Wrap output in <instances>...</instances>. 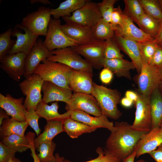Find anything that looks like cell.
I'll list each match as a JSON object with an SVG mask.
<instances>
[{"instance_id": "6da1fadb", "label": "cell", "mask_w": 162, "mask_h": 162, "mask_svg": "<svg viewBox=\"0 0 162 162\" xmlns=\"http://www.w3.org/2000/svg\"><path fill=\"white\" fill-rule=\"evenodd\" d=\"M114 126L116 130L107 139L105 148L123 162L133 153L138 141L148 132L135 130L127 122H116Z\"/></svg>"}, {"instance_id": "7a4b0ae2", "label": "cell", "mask_w": 162, "mask_h": 162, "mask_svg": "<svg viewBox=\"0 0 162 162\" xmlns=\"http://www.w3.org/2000/svg\"><path fill=\"white\" fill-rule=\"evenodd\" d=\"M91 94L98 101L102 114L115 120L121 116L122 113L118 107L121 94L117 89L109 88L93 82Z\"/></svg>"}, {"instance_id": "3957f363", "label": "cell", "mask_w": 162, "mask_h": 162, "mask_svg": "<svg viewBox=\"0 0 162 162\" xmlns=\"http://www.w3.org/2000/svg\"><path fill=\"white\" fill-rule=\"evenodd\" d=\"M36 68L34 74L38 75L44 81L51 82L59 86L70 88L69 74L72 69L61 63L43 60Z\"/></svg>"}, {"instance_id": "277c9868", "label": "cell", "mask_w": 162, "mask_h": 162, "mask_svg": "<svg viewBox=\"0 0 162 162\" xmlns=\"http://www.w3.org/2000/svg\"><path fill=\"white\" fill-rule=\"evenodd\" d=\"M53 55L49 57L48 61L59 62L72 69L87 72L93 74V68L71 47L54 50Z\"/></svg>"}, {"instance_id": "5b68a950", "label": "cell", "mask_w": 162, "mask_h": 162, "mask_svg": "<svg viewBox=\"0 0 162 162\" xmlns=\"http://www.w3.org/2000/svg\"><path fill=\"white\" fill-rule=\"evenodd\" d=\"M44 82L38 75L34 73L19 83L21 91L26 96L23 105L27 110L31 109L35 110L42 101L41 92Z\"/></svg>"}, {"instance_id": "8992f818", "label": "cell", "mask_w": 162, "mask_h": 162, "mask_svg": "<svg viewBox=\"0 0 162 162\" xmlns=\"http://www.w3.org/2000/svg\"><path fill=\"white\" fill-rule=\"evenodd\" d=\"M52 15L51 9L41 6L37 10L28 14L20 24L35 35L46 36Z\"/></svg>"}, {"instance_id": "52a82bcc", "label": "cell", "mask_w": 162, "mask_h": 162, "mask_svg": "<svg viewBox=\"0 0 162 162\" xmlns=\"http://www.w3.org/2000/svg\"><path fill=\"white\" fill-rule=\"evenodd\" d=\"M66 23H71L93 28L102 18L98 3L87 0L81 8L69 16L62 17Z\"/></svg>"}, {"instance_id": "ba28073f", "label": "cell", "mask_w": 162, "mask_h": 162, "mask_svg": "<svg viewBox=\"0 0 162 162\" xmlns=\"http://www.w3.org/2000/svg\"><path fill=\"white\" fill-rule=\"evenodd\" d=\"M59 19L51 18L44 43L51 51L55 50L77 45V43L67 36L62 28Z\"/></svg>"}, {"instance_id": "9c48e42d", "label": "cell", "mask_w": 162, "mask_h": 162, "mask_svg": "<svg viewBox=\"0 0 162 162\" xmlns=\"http://www.w3.org/2000/svg\"><path fill=\"white\" fill-rule=\"evenodd\" d=\"M105 43V40L94 39L86 44L71 47L79 54L83 56L93 68L100 69L103 67Z\"/></svg>"}, {"instance_id": "30bf717a", "label": "cell", "mask_w": 162, "mask_h": 162, "mask_svg": "<svg viewBox=\"0 0 162 162\" xmlns=\"http://www.w3.org/2000/svg\"><path fill=\"white\" fill-rule=\"evenodd\" d=\"M137 93L138 98L134 102L135 117L131 127L139 131L148 132L151 130L152 122L150 97Z\"/></svg>"}, {"instance_id": "8fae6325", "label": "cell", "mask_w": 162, "mask_h": 162, "mask_svg": "<svg viewBox=\"0 0 162 162\" xmlns=\"http://www.w3.org/2000/svg\"><path fill=\"white\" fill-rule=\"evenodd\" d=\"M160 80L158 68L149 64L143 63L137 80L138 93L150 97L158 87Z\"/></svg>"}, {"instance_id": "7c38bea8", "label": "cell", "mask_w": 162, "mask_h": 162, "mask_svg": "<svg viewBox=\"0 0 162 162\" xmlns=\"http://www.w3.org/2000/svg\"><path fill=\"white\" fill-rule=\"evenodd\" d=\"M65 109L67 111H82L95 116L102 114L98 101L91 94L74 93L69 104H66Z\"/></svg>"}, {"instance_id": "4fadbf2b", "label": "cell", "mask_w": 162, "mask_h": 162, "mask_svg": "<svg viewBox=\"0 0 162 162\" xmlns=\"http://www.w3.org/2000/svg\"><path fill=\"white\" fill-rule=\"evenodd\" d=\"M53 54L44 45L43 40L38 38L29 53L26 56L25 62L26 78L32 75L37 67L41 62L47 59Z\"/></svg>"}, {"instance_id": "5bb4252c", "label": "cell", "mask_w": 162, "mask_h": 162, "mask_svg": "<svg viewBox=\"0 0 162 162\" xmlns=\"http://www.w3.org/2000/svg\"><path fill=\"white\" fill-rule=\"evenodd\" d=\"M11 36L16 37V40L15 45L8 54L22 52L26 56L30 52L38 37L20 24L15 26Z\"/></svg>"}, {"instance_id": "9a60e30c", "label": "cell", "mask_w": 162, "mask_h": 162, "mask_svg": "<svg viewBox=\"0 0 162 162\" xmlns=\"http://www.w3.org/2000/svg\"><path fill=\"white\" fill-rule=\"evenodd\" d=\"M26 56L22 52L8 54L0 61V67L11 78L18 82L25 74Z\"/></svg>"}, {"instance_id": "2e32d148", "label": "cell", "mask_w": 162, "mask_h": 162, "mask_svg": "<svg viewBox=\"0 0 162 162\" xmlns=\"http://www.w3.org/2000/svg\"><path fill=\"white\" fill-rule=\"evenodd\" d=\"M114 37L121 50L130 58L139 74L140 72L143 62L139 43L124 38L115 31Z\"/></svg>"}, {"instance_id": "e0dca14e", "label": "cell", "mask_w": 162, "mask_h": 162, "mask_svg": "<svg viewBox=\"0 0 162 162\" xmlns=\"http://www.w3.org/2000/svg\"><path fill=\"white\" fill-rule=\"evenodd\" d=\"M162 143V128L160 126L151 129L138 142L135 149L136 157L155 150Z\"/></svg>"}, {"instance_id": "ac0fdd59", "label": "cell", "mask_w": 162, "mask_h": 162, "mask_svg": "<svg viewBox=\"0 0 162 162\" xmlns=\"http://www.w3.org/2000/svg\"><path fill=\"white\" fill-rule=\"evenodd\" d=\"M42 91L43 93L42 101L47 104L60 101L68 104L73 94L70 88L62 87L48 81H44Z\"/></svg>"}, {"instance_id": "d6986e66", "label": "cell", "mask_w": 162, "mask_h": 162, "mask_svg": "<svg viewBox=\"0 0 162 162\" xmlns=\"http://www.w3.org/2000/svg\"><path fill=\"white\" fill-rule=\"evenodd\" d=\"M93 74L72 69L68 75L70 88L74 93L91 94Z\"/></svg>"}, {"instance_id": "ffe728a7", "label": "cell", "mask_w": 162, "mask_h": 162, "mask_svg": "<svg viewBox=\"0 0 162 162\" xmlns=\"http://www.w3.org/2000/svg\"><path fill=\"white\" fill-rule=\"evenodd\" d=\"M24 98H16L9 94L5 96L0 93V107L12 118L20 122L26 121L24 111Z\"/></svg>"}, {"instance_id": "44dd1931", "label": "cell", "mask_w": 162, "mask_h": 162, "mask_svg": "<svg viewBox=\"0 0 162 162\" xmlns=\"http://www.w3.org/2000/svg\"><path fill=\"white\" fill-rule=\"evenodd\" d=\"M114 29L123 37L138 43H144L154 40L137 27L133 22L125 15L121 24L115 27Z\"/></svg>"}, {"instance_id": "7402d4cb", "label": "cell", "mask_w": 162, "mask_h": 162, "mask_svg": "<svg viewBox=\"0 0 162 162\" xmlns=\"http://www.w3.org/2000/svg\"><path fill=\"white\" fill-rule=\"evenodd\" d=\"M70 118L96 129L106 128L111 132L116 129L113 122L109 121L108 117L103 114L98 116L93 117L82 111L74 110L70 111Z\"/></svg>"}, {"instance_id": "603a6c76", "label": "cell", "mask_w": 162, "mask_h": 162, "mask_svg": "<svg viewBox=\"0 0 162 162\" xmlns=\"http://www.w3.org/2000/svg\"><path fill=\"white\" fill-rule=\"evenodd\" d=\"M64 34L69 38L75 41L78 45L88 44L94 39L92 28L79 24L66 23L62 25Z\"/></svg>"}, {"instance_id": "cb8c5ba5", "label": "cell", "mask_w": 162, "mask_h": 162, "mask_svg": "<svg viewBox=\"0 0 162 162\" xmlns=\"http://www.w3.org/2000/svg\"><path fill=\"white\" fill-rule=\"evenodd\" d=\"M59 107L57 101L51 103L50 105L42 100L37 105L35 111L40 118H45L46 121H59L63 122L70 118V111L60 114L58 111Z\"/></svg>"}, {"instance_id": "d4e9b609", "label": "cell", "mask_w": 162, "mask_h": 162, "mask_svg": "<svg viewBox=\"0 0 162 162\" xmlns=\"http://www.w3.org/2000/svg\"><path fill=\"white\" fill-rule=\"evenodd\" d=\"M104 68H108L118 77H124L130 80V71L136 69L134 64L123 58L104 59L103 61Z\"/></svg>"}, {"instance_id": "484cf974", "label": "cell", "mask_w": 162, "mask_h": 162, "mask_svg": "<svg viewBox=\"0 0 162 162\" xmlns=\"http://www.w3.org/2000/svg\"><path fill=\"white\" fill-rule=\"evenodd\" d=\"M63 132H64L63 121H47L43 132L34 139V144L35 149L37 150L40 144L42 142L52 141L55 136Z\"/></svg>"}, {"instance_id": "4316f807", "label": "cell", "mask_w": 162, "mask_h": 162, "mask_svg": "<svg viewBox=\"0 0 162 162\" xmlns=\"http://www.w3.org/2000/svg\"><path fill=\"white\" fill-rule=\"evenodd\" d=\"M150 103L152 119L151 130L160 127L162 123V94L158 87L151 94Z\"/></svg>"}, {"instance_id": "83f0119b", "label": "cell", "mask_w": 162, "mask_h": 162, "mask_svg": "<svg viewBox=\"0 0 162 162\" xmlns=\"http://www.w3.org/2000/svg\"><path fill=\"white\" fill-rule=\"evenodd\" d=\"M28 126L26 121L20 122L11 118L5 119L0 125V137L2 139L12 134L24 136L25 132Z\"/></svg>"}, {"instance_id": "f1b7e54d", "label": "cell", "mask_w": 162, "mask_h": 162, "mask_svg": "<svg viewBox=\"0 0 162 162\" xmlns=\"http://www.w3.org/2000/svg\"><path fill=\"white\" fill-rule=\"evenodd\" d=\"M64 132L70 138H77L83 134L94 131L97 129L69 118L63 122Z\"/></svg>"}, {"instance_id": "f546056e", "label": "cell", "mask_w": 162, "mask_h": 162, "mask_svg": "<svg viewBox=\"0 0 162 162\" xmlns=\"http://www.w3.org/2000/svg\"><path fill=\"white\" fill-rule=\"evenodd\" d=\"M87 0H66L61 3L57 8L51 9L54 19H59L61 17L69 16L82 7Z\"/></svg>"}, {"instance_id": "4dcf8cb0", "label": "cell", "mask_w": 162, "mask_h": 162, "mask_svg": "<svg viewBox=\"0 0 162 162\" xmlns=\"http://www.w3.org/2000/svg\"><path fill=\"white\" fill-rule=\"evenodd\" d=\"M160 22L145 13L135 22L141 30L154 39L158 33Z\"/></svg>"}, {"instance_id": "1f68e13d", "label": "cell", "mask_w": 162, "mask_h": 162, "mask_svg": "<svg viewBox=\"0 0 162 162\" xmlns=\"http://www.w3.org/2000/svg\"><path fill=\"white\" fill-rule=\"evenodd\" d=\"M1 141L5 146L15 151L22 152L29 148L30 141L27 135L24 136L12 134L3 137Z\"/></svg>"}, {"instance_id": "d6a6232c", "label": "cell", "mask_w": 162, "mask_h": 162, "mask_svg": "<svg viewBox=\"0 0 162 162\" xmlns=\"http://www.w3.org/2000/svg\"><path fill=\"white\" fill-rule=\"evenodd\" d=\"M94 39L106 40L113 37L114 30L110 23L101 18L92 28Z\"/></svg>"}, {"instance_id": "836d02e7", "label": "cell", "mask_w": 162, "mask_h": 162, "mask_svg": "<svg viewBox=\"0 0 162 162\" xmlns=\"http://www.w3.org/2000/svg\"><path fill=\"white\" fill-rule=\"evenodd\" d=\"M124 14L135 22L145 12L139 0H124Z\"/></svg>"}, {"instance_id": "e575fe53", "label": "cell", "mask_w": 162, "mask_h": 162, "mask_svg": "<svg viewBox=\"0 0 162 162\" xmlns=\"http://www.w3.org/2000/svg\"><path fill=\"white\" fill-rule=\"evenodd\" d=\"M56 146L53 141L40 143L37 150L39 152L37 155L39 160L41 162H56L53 154Z\"/></svg>"}, {"instance_id": "d590c367", "label": "cell", "mask_w": 162, "mask_h": 162, "mask_svg": "<svg viewBox=\"0 0 162 162\" xmlns=\"http://www.w3.org/2000/svg\"><path fill=\"white\" fill-rule=\"evenodd\" d=\"M145 12L158 21H162V10L158 0H139Z\"/></svg>"}, {"instance_id": "8d00e7d4", "label": "cell", "mask_w": 162, "mask_h": 162, "mask_svg": "<svg viewBox=\"0 0 162 162\" xmlns=\"http://www.w3.org/2000/svg\"><path fill=\"white\" fill-rule=\"evenodd\" d=\"M12 30L10 28L0 34V61L8 54L16 44V40L10 38Z\"/></svg>"}, {"instance_id": "74e56055", "label": "cell", "mask_w": 162, "mask_h": 162, "mask_svg": "<svg viewBox=\"0 0 162 162\" xmlns=\"http://www.w3.org/2000/svg\"><path fill=\"white\" fill-rule=\"evenodd\" d=\"M121 50L114 36L113 37L105 40L104 51V59H109L123 58L124 56L121 53Z\"/></svg>"}, {"instance_id": "f35d334b", "label": "cell", "mask_w": 162, "mask_h": 162, "mask_svg": "<svg viewBox=\"0 0 162 162\" xmlns=\"http://www.w3.org/2000/svg\"><path fill=\"white\" fill-rule=\"evenodd\" d=\"M143 63L149 64L156 50L157 44L154 40L139 43Z\"/></svg>"}, {"instance_id": "ab89813d", "label": "cell", "mask_w": 162, "mask_h": 162, "mask_svg": "<svg viewBox=\"0 0 162 162\" xmlns=\"http://www.w3.org/2000/svg\"><path fill=\"white\" fill-rule=\"evenodd\" d=\"M98 156L92 160L83 162H121L120 160L106 148L98 147L96 149ZM63 162H72L67 159H64Z\"/></svg>"}, {"instance_id": "60d3db41", "label": "cell", "mask_w": 162, "mask_h": 162, "mask_svg": "<svg viewBox=\"0 0 162 162\" xmlns=\"http://www.w3.org/2000/svg\"><path fill=\"white\" fill-rule=\"evenodd\" d=\"M117 0H103L98 3V7L102 18L110 22L111 17L114 9V5Z\"/></svg>"}, {"instance_id": "b9f144b4", "label": "cell", "mask_w": 162, "mask_h": 162, "mask_svg": "<svg viewBox=\"0 0 162 162\" xmlns=\"http://www.w3.org/2000/svg\"><path fill=\"white\" fill-rule=\"evenodd\" d=\"M24 113L26 121L38 136L41 132L38 124V121L40 118L35 110L32 109L28 110L26 109L24 110Z\"/></svg>"}, {"instance_id": "7bdbcfd3", "label": "cell", "mask_w": 162, "mask_h": 162, "mask_svg": "<svg viewBox=\"0 0 162 162\" xmlns=\"http://www.w3.org/2000/svg\"><path fill=\"white\" fill-rule=\"evenodd\" d=\"M16 152L0 142V162H8L9 160L15 157Z\"/></svg>"}, {"instance_id": "ee69618b", "label": "cell", "mask_w": 162, "mask_h": 162, "mask_svg": "<svg viewBox=\"0 0 162 162\" xmlns=\"http://www.w3.org/2000/svg\"><path fill=\"white\" fill-rule=\"evenodd\" d=\"M124 14L120 6L115 8L111 17L110 23L114 28L120 25L124 19Z\"/></svg>"}, {"instance_id": "f6af8a7d", "label": "cell", "mask_w": 162, "mask_h": 162, "mask_svg": "<svg viewBox=\"0 0 162 162\" xmlns=\"http://www.w3.org/2000/svg\"><path fill=\"white\" fill-rule=\"evenodd\" d=\"M149 64L158 69L162 64V47L158 44Z\"/></svg>"}, {"instance_id": "bcb514c9", "label": "cell", "mask_w": 162, "mask_h": 162, "mask_svg": "<svg viewBox=\"0 0 162 162\" xmlns=\"http://www.w3.org/2000/svg\"><path fill=\"white\" fill-rule=\"evenodd\" d=\"M113 73L109 69L104 68L100 74V78L102 83L104 84H109L113 77Z\"/></svg>"}, {"instance_id": "7dc6e473", "label": "cell", "mask_w": 162, "mask_h": 162, "mask_svg": "<svg viewBox=\"0 0 162 162\" xmlns=\"http://www.w3.org/2000/svg\"><path fill=\"white\" fill-rule=\"evenodd\" d=\"M26 135L27 136L29 139L30 144L29 148L31 150V155L32 157L34 162H41L38 159L37 154L35 151V149L34 147V140L35 136V134L32 132H29Z\"/></svg>"}, {"instance_id": "c3c4849f", "label": "cell", "mask_w": 162, "mask_h": 162, "mask_svg": "<svg viewBox=\"0 0 162 162\" xmlns=\"http://www.w3.org/2000/svg\"><path fill=\"white\" fill-rule=\"evenodd\" d=\"M156 162H162V150L158 148L149 153Z\"/></svg>"}, {"instance_id": "681fc988", "label": "cell", "mask_w": 162, "mask_h": 162, "mask_svg": "<svg viewBox=\"0 0 162 162\" xmlns=\"http://www.w3.org/2000/svg\"><path fill=\"white\" fill-rule=\"evenodd\" d=\"M125 97L135 102L138 98V95L137 92L131 90H128L125 93Z\"/></svg>"}, {"instance_id": "f907efd6", "label": "cell", "mask_w": 162, "mask_h": 162, "mask_svg": "<svg viewBox=\"0 0 162 162\" xmlns=\"http://www.w3.org/2000/svg\"><path fill=\"white\" fill-rule=\"evenodd\" d=\"M134 102L125 97L122 98L120 103L123 106L126 108H129L133 105Z\"/></svg>"}, {"instance_id": "816d5d0a", "label": "cell", "mask_w": 162, "mask_h": 162, "mask_svg": "<svg viewBox=\"0 0 162 162\" xmlns=\"http://www.w3.org/2000/svg\"><path fill=\"white\" fill-rule=\"evenodd\" d=\"M154 41L157 44L162 42V21L160 22L158 33Z\"/></svg>"}, {"instance_id": "f5cc1de1", "label": "cell", "mask_w": 162, "mask_h": 162, "mask_svg": "<svg viewBox=\"0 0 162 162\" xmlns=\"http://www.w3.org/2000/svg\"><path fill=\"white\" fill-rule=\"evenodd\" d=\"M9 116L3 109L0 110V125H1L3 121L5 119L9 117Z\"/></svg>"}, {"instance_id": "db71d44e", "label": "cell", "mask_w": 162, "mask_h": 162, "mask_svg": "<svg viewBox=\"0 0 162 162\" xmlns=\"http://www.w3.org/2000/svg\"><path fill=\"white\" fill-rule=\"evenodd\" d=\"M135 157H136V152L134 150L133 153L125 159L123 162H134Z\"/></svg>"}, {"instance_id": "11a10c76", "label": "cell", "mask_w": 162, "mask_h": 162, "mask_svg": "<svg viewBox=\"0 0 162 162\" xmlns=\"http://www.w3.org/2000/svg\"><path fill=\"white\" fill-rule=\"evenodd\" d=\"M30 2L32 4L40 3L45 5L48 4H51L50 2L48 0H31Z\"/></svg>"}, {"instance_id": "9f6ffc18", "label": "cell", "mask_w": 162, "mask_h": 162, "mask_svg": "<svg viewBox=\"0 0 162 162\" xmlns=\"http://www.w3.org/2000/svg\"><path fill=\"white\" fill-rule=\"evenodd\" d=\"M56 162H63L64 158L63 157H60L59 154L56 153L55 154Z\"/></svg>"}, {"instance_id": "6f0895ef", "label": "cell", "mask_w": 162, "mask_h": 162, "mask_svg": "<svg viewBox=\"0 0 162 162\" xmlns=\"http://www.w3.org/2000/svg\"><path fill=\"white\" fill-rule=\"evenodd\" d=\"M8 162H22L19 159L15 157L10 158Z\"/></svg>"}, {"instance_id": "680465c9", "label": "cell", "mask_w": 162, "mask_h": 162, "mask_svg": "<svg viewBox=\"0 0 162 162\" xmlns=\"http://www.w3.org/2000/svg\"><path fill=\"white\" fill-rule=\"evenodd\" d=\"M158 70L161 80H162V64L158 68Z\"/></svg>"}, {"instance_id": "91938a15", "label": "cell", "mask_w": 162, "mask_h": 162, "mask_svg": "<svg viewBox=\"0 0 162 162\" xmlns=\"http://www.w3.org/2000/svg\"><path fill=\"white\" fill-rule=\"evenodd\" d=\"M158 88L162 94V80H161L160 81Z\"/></svg>"}, {"instance_id": "94428289", "label": "cell", "mask_w": 162, "mask_h": 162, "mask_svg": "<svg viewBox=\"0 0 162 162\" xmlns=\"http://www.w3.org/2000/svg\"><path fill=\"white\" fill-rule=\"evenodd\" d=\"M136 162H147L144 160L142 159H141V160H139L136 161Z\"/></svg>"}, {"instance_id": "6125c7cd", "label": "cell", "mask_w": 162, "mask_h": 162, "mask_svg": "<svg viewBox=\"0 0 162 162\" xmlns=\"http://www.w3.org/2000/svg\"><path fill=\"white\" fill-rule=\"evenodd\" d=\"M158 148L162 150V143L158 147Z\"/></svg>"}, {"instance_id": "be15d7a7", "label": "cell", "mask_w": 162, "mask_h": 162, "mask_svg": "<svg viewBox=\"0 0 162 162\" xmlns=\"http://www.w3.org/2000/svg\"><path fill=\"white\" fill-rule=\"evenodd\" d=\"M162 10V0H158Z\"/></svg>"}, {"instance_id": "e7e4bbea", "label": "cell", "mask_w": 162, "mask_h": 162, "mask_svg": "<svg viewBox=\"0 0 162 162\" xmlns=\"http://www.w3.org/2000/svg\"><path fill=\"white\" fill-rule=\"evenodd\" d=\"M158 44L160 45V46H161V47H162V42L159 43Z\"/></svg>"}, {"instance_id": "03108f58", "label": "cell", "mask_w": 162, "mask_h": 162, "mask_svg": "<svg viewBox=\"0 0 162 162\" xmlns=\"http://www.w3.org/2000/svg\"><path fill=\"white\" fill-rule=\"evenodd\" d=\"M160 126L162 128V124H161Z\"/></svg>"}, {"instance_id": "003e7915", "label": "cell", "mask_w": 162, "mask_h": 162, "mask_svg": "<svg viewBox=\"0 0 162 162\" xmlns=\"http://www.w3.org/2000/svg\"><path fill=\"white\" fill-rule=\"evenodd\" d=\"M161 124H162V123Z\"/></svg>"}]
</instances>
